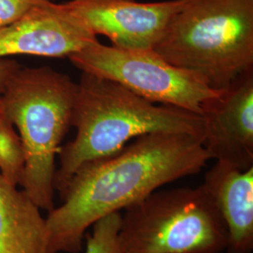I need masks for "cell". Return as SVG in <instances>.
<instances>
[{"mask_svg": "<svg viewBox=\"0 0 253 253\" xmlns=\"http://www.w3.org/2000/svg\"><path fill=\"white\" fill-rule=\"evenodd\" d=\"M210 159L203 140L175 132L136 138L119 152L82 164L45 218L49 253H79L97 220L138 203L163 185L201 172Z\"/></svg>", "mask_w": 253, "mask_h": 253, "instance_id": "obj_1", "label": "cell"}, {"mask_svg": "<svg viewBox=\"0 0 253 253\" xmlns=\"http://www.w3.org/2000/svg\"><path fill=\"white\" fill-rule=\"evenodd\" d=\"M72 126L77 133L59 149L54 190H63L82 164L119 152L126 143L155 132L187 133L204 142L202 116L169 105H156L123 85L90 73L77 84Z\"/></svg>", "mask_w": 253, "mask_h": 253, "instance_id": "obj_2", "label": "cell"}, {"mask_svg": "<svg viewBox=\"0 0 253 253\" xmlns=\"http://www.w3.org/2000/svg\"><path fill=\"white\" fill-rule=\"evenodd\" d=\"M154 51L225 88L253 68V0H186Z\"/></svg>", "mask_w": 253, "mask_h": 253, "instance_id": "obj_3", "label": "cell"}, {"mask_svg": "<svg viewBox=\"0 0 253 253\" xmlns=\"http://www.w3.org/2000/svg\"><path fill=\"white\" fill-rule=\"evenodd\" d=\"M77 84L49 67L19 69L1 94L25 152L20 185L41 210L54 208L55 156L72 126Z\"/></svg>", "mask_w": 253, "mask_h": 253, "instance_id": "obj_4", "label": "cell"}, {"mask_svg": "<svg viewBox=\"0 0 253 253\" xmlns=\"http://www.w3.org/2000/svg\"><path fill=\"white\" fill-rule=\"evenodd\" d=\"M118 240L122 253H221L228 235L202 184L155 190L126 208Z\"/></svg>", "mask_w": 253, "mask_h": 253, "instance_id": "obj_5", "label": "cell"}, {"mask_svg": "<svg viewBox=\"0 0 253 253\" xmlns=\"http://www.w3.org/2000/svg\"><path fill=\"white\" fill-rule=\"evenodd\" d=\"M81 70L123 85L153 103L201 116L202 105L217 92L199 75L168 63L154 50L91 43L68 57Z\"/></svg>", "mask_w": 253, "mask_h": 253, "instance_id": "obj_6", "label": "cell"}, {"mask_svg": "<svg viewBox=\"0 0 253 253\" xmlns=\"http://www.w3.org/2000/svg\"><path fill=\"white\" fill-rule=\"evenodd\" d=\"M186 0H70L65 8L93 34L108 38L112 45L154 50Z\"/></svg>", "mask_w": 253, "mask_h": 253, "instance_id": "obj_7", "label": "cell"}, {"mask_svg": "<svg viewBox=\"0 0 253 253\" xmlns=\"http://www.w3.org/2000/svg\"><path fill=\"white\" fill-rule=\"evenodd\" d=\"M210 159L241 171L253 167V68L202 105Z\"/></svg>", "mask_w": 253, "mask_h": 253, "instance_id": "obj_8", "label": "cell"}, {"mask_svg": "<svg viewBox=\"0 0 253 253\" xmlns=\"http://www.w3.org/2000/svg\"><path fill=\"white\" fill-rule=\"evenodd\" d=\"M98 38L65 8L50 1L0 27V58L14 54L69 57Z\"/></svg>", "mask_w": 253, "mask_h": 253, "instance_id": "obj_9", "label": "cell"}, {"mask_svg": "<svg viewBox=\"0 0 253 253\" xmlns=\"http://www.w3.org/2000/svg\"><path fill=\"white\" fill-rule=\"evenodd\" d=\"M203 186L226 226L228 253H253V167L241 171L217 162L206 173Z\"/></svg>", "mask_w": 253, "mask_h": 253, "instance_id": "obj_10", "label": "cell"}, {"mask_svg": "<svg viewBox=\"0 0 253 253\" xmlns=\"http://www.w3.org/2000/svg\"><path fill=\"white\" fill-rule=\"evenodd\" d=\"M0 253H50L41 209L1 173Z\"/></svg>", "mask_w": 253, "mask_h": 253, "instance_id": "obj_11", "label": "cell"}, {"mask_svg": "<svg viewBox=\"0 0 253 253\" xmlns=\"http://www.w3.org/2000/svg\"><path fill=\"white\" fill-rule=\"evenodd\" d=\"M25 168V152L20 136L15 132L0 96V173L17 187Z\"/></svg>", "mask_w": 253, "mask_h": 253, "instance_id": "obj_12", "label": "cell"}, {"mask_svg": "<svg viewBox=\"0 0 253 253\" xmlns=\"http://www.w3.org/2000/svg\"><path fill=\"white\" fill-rule=\"evenodd\" d=\"M121 214L115 212L97 220L91 234H85V253H122L118 233L120 229Z\"/></svg>", "mask_w": 253, "mask_h": 253, "instance_id": "obj_13", "label": "cell"}, {"mask_svg": "<svg viewBox=\"0 0 253 253\" xmlns=\"http://www.w3.org/2000/svg\"><path fill=\"white\" fill-rule=\"evenodd\" d=\"M50 1L54 0H0V27L13 23L30 9Z\"/></svg>", "mask_w": 253, "mask_h": 253, "instance_id": "obj_14", "label": "cell"}, {"mask_svg": "<svg viewBox=\"0 0 253 253\" xmlns=\"http://www.w3.org/2000/svg\"><path fill=\"white\" fill-rule=\"evenodd\" d=\"M20 68L21 66L15 60L0 59V95L5 91L9 79Z\"/></svg>", "mask_w": 253, "mask_h": 253, "instance_id": "obj_15", "label": "cell"}]
</instances>
